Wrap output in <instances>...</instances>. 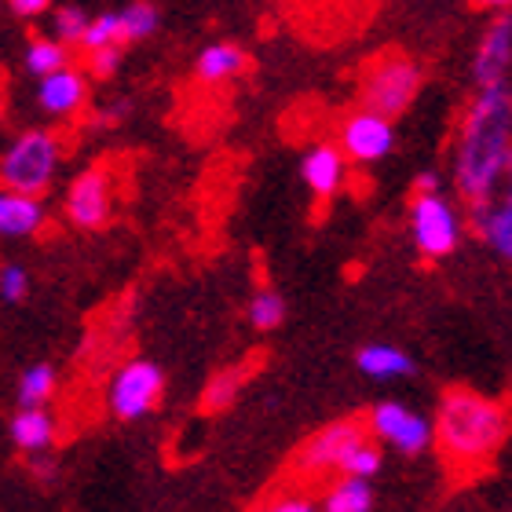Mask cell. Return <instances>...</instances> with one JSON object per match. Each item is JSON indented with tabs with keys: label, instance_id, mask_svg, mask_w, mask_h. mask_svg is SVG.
Masks as SVG:
<instances>
[{
	"label": "cell",
	"instance_id": "e0dca14e",
	"mask_svg": "<svg viewBox=\"0 0 512 512\" xmlns=\"http://www.w3.org/2000/svg\"><path fill=\"white\" fill-rule=\"evenodd\" d=\"M355 366L374 381H399L414 374V359L399 344H366L355 355Z\"/></svg>",
	"mask_w": 512,
	"mask_h": 512
},
{
	"label": "cell",
	"instance_id": "4dcf8cb0",
	"mask_svg": "<svg viewBox=\"0 0 512 512\" xmlns=\"http://www.w3.org/2000/svg\"><path fill=\"white\" fill-rule=\"evenodd\" d=\"M256 512H319L308 498H297V494H286V498H275V502L260 505Z\"/></svg>",
	"mask_w": 512,
	"mask_h": 512
},
{
	"label": "cell",
	"instance_id": "f546056e",
	"mask_svg": "<svg viewBox=\"0 0 512 512\" xmlns=\"http://www.w3.org/2000/svg\"><path fill=\"white\" fill-rule=\"evenodd\" d=\"M30 476L37 483H44V487H52L55 480H59V465H55V458L48 454V450H37V454H30Z\"/></svg>",
	"mask_w": 512,
	"mask_h": 512
},
{
	"label": "cell",
	"instance_id": "9a60e30c",
	"mask_svg": "<svg viewBox=\"0 0 512 512\" xmlns=\"http://www.w3.org/2000/svg\"><path fill=\"white\" fill-rule=\"evenodd\" d=\"M472 224L480 231V238L494 249L498 256L509 260L512 256V202L509 198H487V202L472 205Z\"/></svg>",
	"mask_w": 512,
	"mask_h": 512
},
{
	"label": "cell",
	"instance_id": "5bb4252c",
	"mask_svg": "<svg viewBox=\"0 0 512 512\" xmlns=\"http://www.w3.org/2000/svg\"><path fill=\"white\" fill-rule=\"evenodd\" d=\"M48 220V209L37 194L0 187V238H30Z\"/></svg>",
	"mask_w": 512,
	"mask_h": 512
},
{
	"label": "cell",
	"instance_id": "83f0119b",
	"mask_svg": "<svg viewBox=\"0 0 512 512\" xmlns=\"http://www.w3.org/2000/svg\"><path fill=\"white\" fill-rule=\"evenodd\" d=\"M30 297V275L22 264H4L0 267V300L4 304H22Z\"/></svg>",
	"mask_w": 512,
	"mask_h": 512
},
{
	"label": "cell",
	"instance_id": "484cf974",
	"mask_svg": "<svg viewBox=\"0 0 512 512\" xmlns=\"http://www.w3.org/2000/svg\"><path fill=\"white\" fill-rule=\"evenodd\" d=\"M81 48L92 52V48H103V44H121V26H118V15L114 11H103L96 19H88L85 33H81Z\"/></svg>",
	"mask_w": 512,
	"mask_h": 512
},
{
	"label": "cell",
	"instance_id": "1f68e13d",
	"mask_svg": "<svg viewBox=\"0 0 512 512\" xmlns=\"http://www.w3.org/2000/svg\"><path fill=\"white\" fill-rule=\"evenodd\" d=\"M8 8L19 15V19H41L44 11L52 8V0H8Z\"/></svg>",
	"mask_w": 512,
	"mask_h": 512
},
{
	"label": "cell",
	"instance_id": "ffe728a7",
	"mask_svg": "<svg viewBox=\"0 0 512 512\" xmlns=\"http://www.w3.org/2000/svg\"><path fill=\"white\" fill-rule=\"evenodd\" d=\"M381 465H384L381 443L363 432L352 447L344 450V458H341V465H337V472H341V476H359V480H374L377 472H381Z\"/></svg>",
	"mask_w": 512,
	"mask_h": 512
},
{
	"label": "cell",
	"instance_id": "8fae6325",
	"mask_svg": "<svg viewBox=\"0 0 512 512\" xmlns=\"http://www.w3.org/2000/svg\"><path fill=\"white\" fill-rule=\"evenodd\" d=\"M509 63H512V19L505 11L502 19H494L483 33L476 59H472V77L476 88L509 85Z\"/></svg>",
	"mask_w": 512,
	"mask_h": 512
},
{
	"label": "cell",
	"instance_id": "9c48e42d",
	"mask_svg": "<svg viewBox=\"0 0 512 512\" xmlns=\"http://www.w3.org/2000/svg\"><path fill=\"white\" fill-rule=\"evenodd\" d=\"M341 154L352 165H374V161L388 158L395 147V125L392 118L374 114V110H355L341 125Z\"/></svg>",
	"mask_w": 512,
	"mask_h": 512
},
{
	"label": "cell",
	"instance_id": "7402d4cb",
	"mask_svg": "<svg viewBox=\"0 0 512 512\" xmlns=\"http://www.w3.org/2000/svg\"><path fill=\"white\" fill-rule=\"evenodd\" d=\"M242 384H246L242 370H220V374H213L202 388V410L205 414H224L227 406L238 399Z\"/></svg>",
	"mask_w": 512,
	"mask_h": 512
},
{
	"label": "cell",
	"instance_id": "30bf717a",
	"mask_svg": "<svg viewBox=\"0 0 512 512\" xmlns=\"http://www.w3.org/2000/svg\"><path fill=\"white\" fill-rule=\"evenodd\" d=\"M359 436H363L359 421H333V425L319 428V432L297 450V461H293V465H297V472H304V476H326V472H337L344 450L352 447Z\"/></svg>",
	"mask_w": 512,
	"mask_h": 512
},
{
	"label": "cell",
	"instance_id": "603a6c76",
	"mask_svg": "<svg viewBox=\"0 0 512 512\" xmlns=\"http://www.w3.org/2000/svg\"><path fill=\"white\" fill-rule=\"evenodd\" d=\"M286 322V300L278 289H256L249 300V326L260 333H271Z\"/></svg>",
	"mask_w": 512,
	"mask_h": 512
},
{
	"label": "cell",
	"instance_id": "6da1fadb",
	"mask_svg": "<svg viewBox=\"0 0 512 512\" xmlns=\"http://www.w3.org/2000/svg\"><path fill=\"white\" fill-rule=\"evenodd\" d=\"M512 165V96L509 85L480 88L454 139V187L469 205L498 194Z\"/></svg>",
	"mask_w": 512,
	"mask_h": 512
},
{
	"label": "cell",
	"instance_id": "836d02e7",
	"mask_svg": "<svg viewBox=\"0 0 512 512\" xmlns=\"http://www.w3.org/2000/svg\"><path fill=\"white\" fill-rule=\"evenodd\" d=\"M472 4H480V8H509L512 0H472Z\"/></svg>",
	"mask_w": 512,
	"mask_h": 512
},
{
	"label": "cell",
	"instance_id": "277c9868",
	"mask_svg": "<svg viewBox=\"0 0 512 512\" xmlns=\"http://www.w3.org/2000/svg\"><path fill=\"white\" fill-rule=\"evenodd\" d=\"M421 92V66L406 55H384L363 74L359 99L366 110L384 114V118H399L414 96Z\"/></svg>",
	"mask_w": 512,
	"mask_h": 512
},
{
	"label": "cell",
	"instance_id": "2e32d148",
	"mask_svg": "<svg viewBox=\"0 0 512 512\" xmlns=\"http://www.w3.org/2000/svg\"><path fill=\"white\" fill-rule=\"evenodd\" d=\"M59 439V425L48 414V406H22L19 414L11 417V443L22 454H37V450H52Z\"/></svg>",
	"mask_w": 512,
	"mask_h": 512
},
{
	"label": "cell",
	"instance_id": "7a4b0ae2",
	"mask_svg": "<svg viewBox=\"0 0 512 512\" xmlns=\"http://www.w3.org/2000/svg\"><path fill=\"white\" fill-rule=\"evenodd\" d=\"M509 439V410L472 388H450L439 399L432 443L450 465H487Z\"/></svg>",
	"mask_w": 512,
	"mask_h": 512
},
{
	"label": "cell",
	"instance_id": "ba28073f",
	"mask_svg": "<svg viewBox=\"0 0 512 512\" xmlns=\"http://www.w3.org/2000/svg\"><path fill=\"white\" fill-rule=\"evenodd\" d=\"M114 216V180L107 169H85L66 191V220L81 231H99Z\"/></svg>",
	"mask_w": 512,
	"mask_h": 512
},
{
	"label": "cell",
	"instance_id": "52a82bcc",
	"mask_svg": "<svg viewBox=\"0 0 512 512\" xmlns=\"http://www.w3.org/2000/svg\"><path fill=\"white\" fill-rule=\"evenodd\" d=\"M370 436L377 443H388L406 458H417V454H425L432 447V421L425 414L410 410V406L388 399V403H377L370 410Z\"/></svg>",
	"mask_w": 512,
	"mask_h": 512
},
{
	"label": "cell",
	"instance_id": "3957f363",
	"mask_svg": "<svg viewBox=\"0 0 512 512\" xmlns=\"http://www.w3.org/2000/svg\"><path fill=\"white\" fill-rule=\"evenodd\" d=\"M59 161H63V139L48 128H30L11 139L8 150L0 154V187L41 198L59 176Z\"/></svg>",
	"mask_w": 512,
	"mask_h": 512
},
{
	"label": "cell",
	"instance_id": "4fadbf2b",
	"mask_svg": "<svg viewBox=\"0 0 512 512\" xmlns=\"http://www.w3.org/2000/svg\"><path fill=\"white\" fill-rule=\"evenodd\" d=\"M300 180L315 198H333L348 180V158L333 143H315L300 161Z\"/></svg>",
	"mask_w": 512,
	"mask_h": 512
},
{
	"label": "cell",
	"instance_id": "8992f818",
	"mask_svg": "<svg viewBox=\"0 0 512 512\" xmlns=\"http://www.w3.org/2000/svg\"><path fill=\"white\" fill-rule=\"evenodd\" d=\"M161 395H165V374L161 366L147 363V359H132L114 374L107 392L110 414L118 421H143L161 406Z\"/></svg>",
	"mask_w": 512,
	"mask_h": 512
},
{
	"label": "cell",
	"instance_id": "cb8c5ba5",
	"mask_svg": "<svg viewBox=\"0 0 512 512\" xmlns=\"http://www.w3.org/2000/svg\"><path fill=\"white\" fill-rule=\"evenodd\" d=\"M158 22H161V15L150 0H136V4H128L125 11H118L121 41H147V37H154Z\"/></svg>",
	"mask_w": 512,
	"mask_h": 512
},
{
	"label": "cell",
	"instance_id": "44dd1931",
	"mask_svg": "<svg viewBox=\"0 0 512 512\" xmlns=\"http://www.w3.org/2000/svg\"><path fill=\"white\" fill-rule=\"evenodd\" d=\"M55 388H59V374H55V366L52 363H33L22 370L19 377V403L22 406H44V403H52V395Z\"/></svg>",
	"mask_w": 512,
	"mask_h": 512
},
{
	"label": "cell",
	"instance_id": "d6a6232c",
	"mask_svg": "<svg viewBox=\"0 0 512 512\" xmlns=\"http://www.w3.org/2000/svg\"><path fill=\"white\" fill-rule=\"evenodd\" d=\"M414 191H417V194H425V191H439V176H436V172H432V169L421 172V176H417V180H414Z\"/></svg>",
	"mask_w": 512,
	"mask_h": 512
},
{
	"label": "cell",
	"instance_id": "ac0fdd59",
	"mask_svg": "<svg viewBox=\"0 0 512 512\" xmlns=\"http://www.w3.org/2000/svg\"><path fill=\"white\" fill-rule=\"evenodd\" d=\"M242 70H246V52L231 41L209 44V48L198 55V63H194V74H198V81H205V85H224V81L238 77Z\"/></svg>",
	"mask_w": 512,
	"mask_h": 512
},
{
	"label": "cell",
	"instance_id": "4316f807",
	"mask_svg": "<svg viewBox=\"0 0 512 512\" xmlns=\"http://www.w3.org/2000/svg\"><path fill=\"white\" fill-rule=\"evenodd\" d=\"M85 26H88V11L81 8V4H66V8L55 11L52 37L63 44H77L81 41V33H85Z\"/></svg>",
	"mask_w": 512,
	"mask_h": 512
},
{
	"label": "cell",
	"instance_id": "5b68a950",
	"mask_svg": "<svg viewBox=\"0 0 512 512\" xmlns=\"http://www.w3.org/2000/svg\"><path fill=\"white\" fill-rule=\"evenodd\" d=\"M461 231H465L461 213L439 191L417 194L410 202V235L425 260H443L454 253L461 246Z\"/></svg>",
	"mask_w": 512,
	"mask_h": 512
},
{
	"label": "cell",
	"instance_id": "d6986e66",
	"mask_svg": "<svg viewBox=\"0 0 512 512\" xmlns=\"http://www.w3.org/2000/svg\"><path fill=\"white\" fill-rule=\"evenodd\" d=\"M319 512H374V487L359 476H341L326 491Z\"/></svg>",
	"mask_w": 512,
	"mask_h": 512
},
{
	"label": "cell",
	"instance_id": "f1b7e54d",
	"mask_svg": "<svg viewBox=\"0 0 512 512\" xmlns=\"http://www.w3.org/2000/svg\"><path fill=\"white\" fill-rule=\"evenodd\" d=\"M118 66H121V44H103V48L88 52V70L96 77H114Z\"/></svg>",
	"mask_w": 512,
	"mask_h": 512
},
{
	"label": "cell",
	"instance_id": "7c38bea8",
	"mask_svg": "<svg viewBox=\"0 0 512 512\" xmlns=\"http://www.w3.org/2000/svg\"><path fill=\"white\" fill-rule=\"evenodd\" d=\"M37 103L52 118H74L77 110L88 103V77L81 70H74V66H59V70L41 77Z\"/></svg>",
	"mask_w": 512,
	"mask_h": 512
},
{
	"label": "cell",
	"instance_id": "d4e9b609",
	"mask_svg": "<svg viewBox=\"0 0 512 512\" xmlns=\"http://www.w3.org/2000/svg\"><path fill=\"white\" fill-rule=\"evenodd\" d=\"M59 66H70V55H66V44L55 41V37H37V41L26 48V70L33 77H44L59 70Z\"/></svg>",
	"mask_w": 512,
	"mask_h": 512
}]
</instances>
